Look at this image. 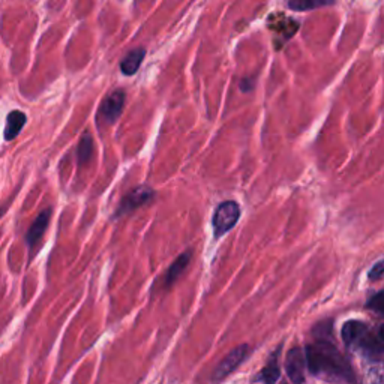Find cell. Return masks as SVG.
Here are the masks:
<instances>
[{
	"instance_id": "cell-12",
	"label": "cell",
	"mask_w": 384,
	"mask_h": 384,
	"mask_svg": "<svg viewBox=\"0 0 384 384\" xmlns=\"http://www.w3.org/2000/svg\"><path fill=\"white\" fill-rule=\"evenodd\" d=\"M77 155H78V164L80 165L87 164L90 161L92 155H94V141H92L89 132H86V134L82 137L80 144H78Z\"/></svg>"
},
{
	"instance_id": "cell-9",
	"label": "cell",
	"mask_w": 384,
	"mask_h": 384,
	"mask_svg": "<svg viewBox=\"0 0 384 384\" xmlns=\"http://www.w3.org/2000/svg\"><path fill=\"white\" fill-rule=\"evenodd\" d=\"M26 121H28V117H26L23 111H18V110L11 111L6 117V126H5V134H4L5 140L6 141L14 140L24 128Z\"/></svg>"
},
{
	"instance_id": "cell-14",
	"label": "cell",
	"mask_w": 384,
	"mask_h": 384,
	"mask_svg": "<svg viewBox=\"0 0 384 384\" xmlns=\"http://www.w3.org/2000/svg\"><path fill=\"white\" fill-rule=\"evenodd\" d=\"M334 5V2H290L288 8L295 11H308V9H317Z\"/></svg>"
},
{
	"instance_id": "cell-4",
	"label": "cell",
	"mask_w": 384,
	"mask_h": 384,
	"mask_svg": "<svg viewBox=\"0 0 384 384\" xmlns=\"http://www.w3.org/2000/svg\"><path fill=\"white\" fill-rule=\"evenodd\" d=\"M155 198V191L149 187H146V185H140V187L134 188L132 191H129L124 200L119 204V209L116 212V216H125L131 212H134L137 209H140L144 204H149Z\"/></svg>"
},
{
	"instance_id": "cell-17",
	"label": "cell",
	"mask_w": 384,
	"mask_h": 384,
	"mask_svg": "<svg viewBox=\"0 0 384 384\" xmlns=\"http://www.w3.org/2000/svg\"><path fill=\"white\" fill-rule=\"evenodd\" d=\"M5 210H6V206H2V207H0V218H2V216H4V214H5Z\"/></svg>"
},
{
	"instance_id": "cell-15",
	"label": "cell",
	"mask_w": 384,
	"mask_h": 384,
	"mask_svg": "<svg viewBox=\"0 0 384 384\" xmlns=\"http://www.w3.org/2000/svg\"><path fill=\"white\" fill-rule=\"evenodd\" d=\"M381 297H383V293H381V291H378V293L374 297L369 299L366 307L371 308V309H374L377 314H381L383 312V305H381L383 300H381Z\"/></svg>"
},
{
	"instance_id": "cell-11",
	"label": "cell",
	"mask_w": 384,
	"mask_h": 384,
	"mask_svg": "<svg viewBox=\"0 0 384 384\" xmlns=\"http://www.w3.org/2000/svg\"><path fill=\"white\" fill-rule=\"evenodd\" d=\"M146 51L143 48H136L129 51L128 55L124 57L122 63H121V70L125 75H134L138 68L141 66V62L144 60Z\"/></svg>"
},
{
	"instance_id": "cell-13",
	"label": "cell",
	"mask_w": 384,
	"mask_h": 384,
	"mask_svg": "<svg viewBox=\"0 0 384 384\" xmlns=\"http://www.w3.org/2000/svg\"><path fill=\"white\" fill-rule=\"evenodd\" d=\"M278 377H280V368H278V354L275 353L269 365L261 371V374L257 377V380L263 381L264 384H275Z\"/></svg>"
},
{
	"instance_id": "cell-6",
	"label": "cell",
	"mask_w": 384,
	"mask_h": 384,
	"mask_svg": "<svg viewBox=\"0 0 384 384\" xmlns=\"http://www.w3.org/2000/svg\"><path fill=\"white\" fill-rule=\"evenodd\" d=\"M287 374L295 384L303 383L305 378V366H307V359L305 353L300 349H293L287 356Z\"/></svg>"
},
{
	"instance_id": "cell-5",
	"label": "cell",
	"mask_w": 384,
	"mask_h": 384,
	"mask_svg": "<svg viewBox=\"0 0 384 384\" xmlns=\"http://www.w3.org/2000/svg\"><path fill=\"white\" fill-rule=\"evenodd\" d=\"M125 105V92L122 89H117L105 98L99 107V119L105 124H114L122 114Z\"/></svg>"
},
{
	"instance_id": "cell-3",
	"label": "cell",
	"mask_w": 384,
	"mask_h": 384,
	"mask_svg": "<svg viewBox=\"0 0 384 384\" xmlns=\"http://www.w3.org/2000/svg\"><path fill=\"white\" fill-rule=\"evenodd\" d=\"M241 218V207L236 202H224L216 210L212 225H214V236L216 239L227 234Z\"/></svg>"
},
{
	"instance_id": "cell-2",
	"label": "cell",
	"mask_w": 384,
	"mask_h": 384,
	"mask_svg": "<svg viewBox=\"0 0 384 384\" xmlns=\"http://www.w3.org/2000/svg\"><path fill=\"white\" fill-rule=\"evenodd\" d=\"M381 327L378 332H371V329L357 320L347 322L342 327V339L353 350L362 351L371 357H380L383 351V332Z\"/></svg>"
},
{
	"instance_id": "cell-1",
	"label": "cell",
	"mask_w": 384,
	"mask_h": 384,
	"mask_svg": "<svg viewBox=\"0 0 384 384\" xmlns=\"http://www.w3.org/2000/svg\"><path fill=\"white\" fill-rule=\"evenodd\" d=\"M305 359H307L312 373L317 375L347 377L350 373V368L344 362L338 350L327 342L309 346L307 354H305Z\"/></svg>"
},
{
	"instance_id": "cell-10",
	"label": "cell",
	"mask_w": 384,
	"mask_h": 384,
	"mask_svg": "<svg viewBox=\"0 0 384 384\" xmlns=\"http://www.w3.org/2000/svg\"><path fill=\"white\" fill-rule=\"evenodd\" d=\"M190 261H191V251H187V253H183L180 257H177L175 263L170 266V269L167 270L165 285L170 287L171 284H175L180 278V275L185 272V269L188 268Z\"/></svg>"
},
{
	"instance_id": "cell-16",
	"label": "cell",
	"mask_w": 384,
	"mask_h": 384,
	"mask_svg": "<svg viewBox=\"0 0 384 384\" xmlns=\"http://www.w3.org/2000/svg\"><path fill=\"white\" fill-rule=\"evenodd\" d=\"M368 276H369L371 281H380L381 276H383V261H378L375 266L369 270Z\"/></svg>"
},
{
	"instance_id": "cell-8",
	"label": "cell",
	"mask_w": 384,
	"mask_h": 384,
	"mask_svg": "<svg viewBox=\"0 0 384 384\" xmlns=\"http://www.w3.org/2000/svg\"><path fill=\"white\" fill-rule=\"evenodd\" d=\"M248 354V346H241L234 349L225 359L219 363L216 373H215V380H222L225 375H229L230 373L239 366Z\"/></svg>"
},
{
	"instance_id": "cell-7",
	"label": "cell",
	"mask_w": 384,
	"mask_h": 384,
	"mask_svg": "<svg viewBox=\"0 0 384 384\" xmlns=\"http://www.w3.org/2000/svg\"><path fill=\"white\" fill-rule=\"evenodd\" d=\"M50 216H51V209H45L38 215L35 222L31 225L28 234H26V242H28V246L31 251L35 249V246L39 243L41 237L44 236L50 224Z\"/></svg>"
}]
</instances>
